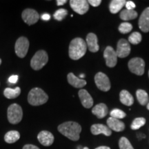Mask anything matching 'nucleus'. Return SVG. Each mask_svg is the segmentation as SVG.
<instances>
[{
    "label": "nucleus",
    "mask_w": 149,
    "mask_h": 149,
    "mask_svg": "<svg viewBox=\"0 0 149 149\" xmlns=\"http://www.w3.org/2000/svg\"><path fill=\"white\" fill-rule=\"evenodd\" d=\"M29 48V41L26 37H21L17 40L15 46V53L20 58H24L28 53Z\"/></svg>",
    "instance_id": "obj_7"
},
{
    "label": "nucleus",
    "mask_w": 149,
    "mask_h": 149,
    "mask_svg": "<svg viewBox=\"0 0 149 149\" xmlns=\"http://www.w3.org/2000/svg\"><path fill=\"white\" fill-rule=\"evenodd\" d=\"M22 17L25 23L29 25H33L37 23L39 19V14L35 10L27 8L23 11Z\"/></svg>",
    "instance_id": "obj_12"
},
{
    "label": "nucleus",
    "mask_w": 149,
    "mask_h": 149,
    "mask_svg": "<svg viewBox=\"0 0 149 149\" xmlns=\"http://www.w3.org/2000/svg\"><path fill=\"white\" fill-rule=\"evenodd\" d=\"M58 131L67 138L72 141L79 139V135L81 131V126L77 122H66L58 126Z\"/></svg>",
    "instance_id": "obj_1"
},
{
    "label": "nucleus",
    "mask_w": 149,
    "mask_h": 149,
    "mask_svg": "<svg viewBox=\"0 0 149 149\" xmlns=\"http://www.w3.org/2000/svg\"><path fill=\"white\" fill-rule=\"evenodd\" d=\"M104 57L105 58L107 66L113 68L116 66L117 62V55L116 51L111 46H107L104 52Z\"/></svg>",
    "instance_id": "obj_10"
},
{
    "label": "nucleus",
    "mask_w": 149,
    "mask_h": 149,
    "mask_svg": "<svg viewBox=\"0 0 149 149\" xmlns=\"http://www.w3.org/2000/svg\"><path fill=\"white\" fill-rule=\"evenodd\" d=\"M120 100L124 105L130 107L134 103V98L132 95L126 90H123L120 93Z\"/></svg>",
    "instance_id": "obj_21"
},
{
    "label": "nucleus",
    "mask_w": 149,
    "mask_h": 149,
    "mask_svg": "<svg viewBox=\"0 0 149 149\" xmlns=\"http://www.w3.org/2000/svg\"><path fill=\"white\" fill-rule=\"evenodd\" d=\"M110 115H111V117H113V118H115V119H118V120L119 119L124 118V117L126 116V114L124 111H122V110L117 109L112 110L111 113H110Z\"/></svg>",
    "instance_id": "obj_32"
},
{
    "label": "nucleus",
    "mask_w": 149,
    "mask_h": 149,
    "mask_svg": "<svg viewBox=\"0 0 149 149\" xmlns=\"http://www.w3.org/2000/svg\"><path fill=\"white\" fill-rule=\"evenodd\" d=\"M1 59H0V65H1Z\"/></svg>",
    "instance_id": "obj_43"
},
{
    "label": "nucleus",
    "mask_w": 149,
    "mask_h": 149,
    "mask_svg": "<svg viewBox=\"0 0 149 149\" xmlns=\"http://www.w3.org/2000/svg\"><path fill=\"white\" fill-rule=\"evenodd\" d=\"M141 41V35L139 32H134L128 37V42L133 44H138Z\"/></svg>",
    "instance_id": "obj_28"
},
{
    "label": "nucleus",
    "mask_w": 149,
    "mask_h": 149,
    "mask_svg": "<svg viewBox=\"0 0 149 149\" xmlns=\"http://www.w3.org/2000/svg\"><path fill=\"white\" fill-rule=\"evenodd\" d=\"M108 127L111 130H114L115 132L123 131L125 128V124L124 123L120 121L118 119L113 118L110 117L107 121Z\"/></svg>",
    "instance_id": "obj_17"
},
{
    "label": "nucleus",
    "mask_w": 149,
    "mask_h": 149,
    "mask_svg": "<svg viewBox=\"0 0 149 149\" xmlns=\"http://www.w3.org/2000/svg\"><path fill=\"white\" fill-rule=\"evenodd\" d=\"M88 3L93 7H97L101 4L102 1L101 0H88Z\"/></svg>",
    "instance_id": "obj_34"
},
{
    "label": "nucleus",
    "mask_w": 149,
    "mask_h": 149,
    "mask_svg": "<svg viewBox=\"0 0 149 149\" xmlns=\"http://www.w3.org/2000/svg\"><path fill=\"white\" fill-rule=\"evenodd\" d=\"M120 18L124 21H129L135 19L137 17V13L135 10H122L120 13Z\"/></svg>",
    "instance_id": "obj_24"
},
{
    "label": "nucleus",
    "mask_w": 149,
    "mask_h": 149,
    "mask_svg": "<svg viewBox=\"0 0 149 149\" xmlns=\"http://www.w3.org/2000/svg\"><path fill=\"white\" fill-rule=\"evenodd\" d=\"M84 77H85L84 74H80V76H79V78H80V79H83V78Z\"/></svg>",
    "instance_id": "obj_40"
},
{
    "label": "nucleus",
    "mask_w": 149,
    "mask_h": 149,
    "mask_svg": "<svg viewBox=\"0 0 149 149\" xmlns=\"http://www.w3.org/2000/svg\"><path fill=\"white\" fill-rule=\"evenodd\" d=\"M68 14V10L64 8H60L59 10H56L54 13V18L57 21H62Z\"/></svg>",
    "instance_id": "obj_31"
},
{
    "label": "nucleus",
    "mask_w": 149,
    "mask_h": 149,
    "mask_svg": "<svg viewBox=\"0 0 149 149\" xmlns=\"http://www.w3.org/2000/svg\"><path fill=\"white\" fill-rule=\"evenodd\" d=\"M8 122L12 124H17L19 123L23 117V111L22 107L17 104H11L8 108L7 111Z\"/></svg>",
    "instance_id": "obj_4"
},
{
    "label": "nucleus",
    "mask_w": 149,
    "mask_h": 149,
    "mask_svg": "<svg viewBox=\"0 0 149 149\" xmlns=\"http://www.w3.org/2000/svg\"><path fill=\"white\" fill-rule=\"evenodd\" d=\"M83 149H89V148H88V147H84V148Z\"/></svg>",
    "instance_id": "obj_42"
},
{
    "label": "nucleus",
    "mask_w": 149,
    "mask_h": 149,
    "mask_svg": "<svg viewBox=\"0 0 149 149\" xmlns=\"http://www.w3.org/2000/svg\"><path fill=\"white\" fill-rule=\"evenodd\" d=\"M91 131L94 135L104 134L105 136H110L112 134V130L107 126L102 124H93L91 127Z\"/></svg>",
    "instance_id": "obj_18"
},
{
    "label": "nucleus",
    "mask_w": 149,
    "mask_h": 149,
    "mask_svg": "<svg viewBox=\"0 0 149 149\" xmlns=\"http://www.w3.org/2000/svg\"><path fill=\"white\" fill-rule=\"evenodd\" d=\"M51 19V15L49 14L45 13V14H43L42 15V19L43 20H45V21H48L50 20Z\"/></svg>",
    "instance_id": "obj_37"
},
{
    "label": "nucleus",
    "mask_w": 149,
    "mask_h": 149,
    "mask_svg": "<svg viewBox=\"0 0 149 149\" xmlns=\"http://www.w3.org/2000/svg\"><path fill=\"white\" fill-rule=\"evenodd\" d=\"M147 109L149 110V102L148 103V104H147Z\"/></svg>",
    "instance_id": "obj_41"
},
{
    "label": "nucleus",
    "mask_w": 149,
    "mask_h": 149,
    "mask_svg": "<svg viewBox=\"0 0 149 149\" xmlns=\"http://www.w3.org/2000/svg\"><path fill=\"white\" fill-rule=\"evenodd\" d=\"M70 6L72 10L79 15H84L89 10V3L86 0H71Z\"/></svg>",
    "instance_id": "obj_9"
},
{
    "label": "nucleus",
    "mask_w": 149,
    "mask_h": 149,
    "mask_svg": "<svg viewBox=\"0 0 149 149\" xmlns=\"http://www.w3.org/2000/svg\"><path fill=\"white\" fill-rule=\"evenodd\" d=\"M80 101L86 109H90L93 105V100L89 93L85 89H81L78 93Z\"/></svg>",
    "instance_id": "obj_15"
},
{
    "label": "nucleus",
    "mask_w": 149,
    "mask_h": 149,
    "mask_svg": "<svg viewBox=\"0 0 149 149\" xmlns=\"http://www.w3.org/2000/svg\"><path fill=\"white\" fill-rule=\"evenodd\" d=\"M48 96L40 88L31 89L28 95L29 103L32 106H40L47 102Z\"/></svg>",
    "instance_id": "obj_3"
},
{
    "label": "nucleus",
    "mask_w": 149,
    "mask_h": 149,
    "mask_svg": "<svg viewBox=\"0 0 149 149\" xmlns=\"http://www.w3.org/2000/svg\"><path fill=\"white\" fill-rule=\"evenodd\" d=\"M119 31L122 34H126L130 33L133 30V26L128 22H123L119 26Z\"/></svg>",
    "instance_id": "obj_30"
},
{
    "label": "nucleus",
    "mask_w": 149,
    "mask_h": 149,
    "mask_svg": "<svg viewBox=\"0 0 149 149\" xmlns=\"http://www.w3.org/2000/svg\"><path fill=\"white\" fill-rule=\"evenodd\" d=\"M148 77H149V71H148Z\"/></svg>",
    "instance_id": "obj_44"
},
{
    "label": "nucleus",
    "mask_w": 149,
    "mask_h": 149,
    "mask_svg": "<svg viewBox=\"0 0 149 149\" xmlns=\"http://www.w3.org/2000/svg\"><path fill=\"white\" fill-rule=\"evenodd\" d=\"M22 149H40V148H38V147L36 146H35V145L26 144L25 145V146H24L23 148Z\"/></svg>",
    "instance_id": "obj_36"
},
{
    "label": "nucleus",
    "mask_w": 149,
    "mask_h": 149,
    "mask_svg": "<svg viewBox=\"0 0 149 149\" xmlns=\"http://www.w3.org/2000/svg\"><path fill=\"white\" fill-rule=\"evenodd\" d=\"M21 93V88L19 87H16L15 89L11 88H6L3 91V95L8 99H15Z\"/></svg>",
    "instance_id": "obj_26"
},
{
    "label": "nucleus",
    "mask_w": 149,
    "mask_h": 149,
    "mask_svg": "<svg viewBox=\"0 0 149 149\" xmlns=\"http://www.w3.org/2000/svg\"><path fill=\"white\" fill-rule=\"evenodd\" d=\"M48 61V56L45 51H38L35 54L31 61V66L33 69L39 70L47 64Z\"/></svg>",
    "instance_id": "obj_5"
},
{
    "label": "nucleus",
    "mask_w": 149,
    "mask_h": 149,
    "mask_svg": "<svg viewBox=\"0 0 149 149\" xmlns=\"http://www.w3.org/2000/svg\"><path fill=\"white\" fill-rule=\"evenodd\" d=\"M136 96H137V100H138V102L141 105H147L149 102L148 93L144 90H141V89L137 90V92H136Z\"/></svg>",
    "instance_id": "obj_25"
},
{
    "label": "nucleus",
    "mask_w": 149,
    "mask_h": 149,
    "mask_svg": "<svg viewBox=\"0 0 149 149\" xmlns=\"http://www.w3.org/2000/svg\"><path fill=\"white\" fill-rule=\"evenodd\" d=\"M128 68L130 71L137 75H142L144 73L145 62L140 57H135L128 61Z\"/></svg>",
    "instance_id": "obj_6"
},
{
    "label": "nucleus",
    "mask_w": 149,
    "mask_h": 149,
    "mask_svg": "<svg viewBox=\"0 0 149 149\" xmlns=\"http://www.w3.org/2000/svg\"><path fill=\"white\" fill-rule=\"evenodd\" d=\"M20 138V134L17 130H10L7 132L4 136V140L8 144H13Z\"/></svg>",
    "instance_id": "obj_23"
},
{
    "label": "nucleus",
    "mask_w": 149,
    "mask_h": 149,
    "mask_svg": "<svg viewBox=\"0 0 149 149\" xmlns=\"http://www.w3.org/2000/svg\"><path fill=\"white\" fill-rule=\"evenodd\" d=\"M125 6L127 10H134V8H135L136 6L133 1H128L126 2Z\"/></svg>",
    "instance_id": "obj_33"
},
{
    "label": "nucleus",
    "mask_w": 149,
    "mask_h": 149,
    "mask_svg": "<svg viewBox=\"0 0 149 149\" xmlns=\"http://www.w3.org/2000/svg\"><path fill=\"white\" fill-rule=\"evenodd\" d=\"M126 2L125 0H113L109 5L110 12L113 14L117 13L125 6Z\"/></svg>",
    "instance_id": "obj_22"
},
{
    "label": "nucleus",
    "mask_w": 149,
    "mask_h": 149,
    "mask_svg": "<svg viewBox=\"0 0 149 149\" xmlns=\"http://www.w3.org/2000/svg\"><path fill=\"white\" fill-rule=\"evenodd\" d=\"M146 124V120L144 117H137L133 120L130 128L133 130H138L139 128L142 127Z\"/></svg>",
    "instance_id": "obj_27"
},
{
    "label": "nucleus",
    "mask_w": 149,
    "mask_h": 149,
    "mask_svg": "<svg viewBox=\"0 0 149 149\" xmlns=\"http://www.w3.org/2000/svg\"><path fill=\"white\" fill-rule=\"evenodd\" d=\"M95 149H111L109 146H99L97 148H96Z\"/></svg>",
    "instance_id": "obj_39"
},
{
    "label": "nucleus",
    "mask_w": 149,
    "mask_h": 149,
    "mask_svg": "<svg viewBox=\"0 0 149 149\" xmlns=\"http://www.w3.org/2000/svg\"><path fill=\"white\" fill-rule=\"evenodd\" d=\"M119 147L120 149H134L129 140L125 137L120 138L119 141Z\"/></svg>",
    "instance_id": "obj_29"
},
{
    "label": "nucleus",
    "mask_w": 149,
    "mask_h": 149,
    "mask_svg": "<svg viewBox=\"0 0 149 149\" xmlns=\"http://www.w3.org/2000/svg\"><path fill=\"white\" fill-rule=\"evenodd\" d=\"M92 113L98 119H102L107 116L108 113H109V110H108L107 106L105 104L100 103L97 104L93 108Z\"/></svg>",
    "instance_id": "obj_19"
},
{
    "label": "nucleus",
    "mask_w": 149,
    "mask_h": 149,
    "mask_svg": "<svg viewBox=\"0 0 149 149\" xmlns=\"http://www.w3.org/2000/svg\"><path fill=\"white\" fill-rule=\"evenodd\" d=\"M67 79H68V83L74 88H83L86 85V81L84 79H80L79 77H76L72 72H70L67 75Z\"/></svg>",
    "instance_id": "obj_20"
},
{
    "label": "nucleus",
    "mask_w": 149,
    "mask_h": 149,
    "mask_svg": "<svg viewBox=\"0 0 149 149\" xmlns=\"http://www.w3.org/2000/svg\"><path fill=\"white\" fill-rule=\"evenodd\" d=\"M37 139L43 146H49L53 144L54 136L51 132L47 131V130H42L37 135Z\"/></svg>",
    "instance_id": "obj_13"
},
{
    "label": "nucleus",
    "mask_w": 149,
    "mask_h": 149,
    "mask_svg": "<svg viewBox=\"0 0 149 149\" xmlns=\"http://www.w3.org/2000/svg\"><path fill=\"white\" fill-rule=\"evenodd\" d=\"M95 82L97 87L104 92H107L111 89V81L107 74L99 72L95 76Z\"/></svg>",
    "instance_id": "obj_8"
},
{
    "label": "nucleus",
    "mask_w": 149,
    "mask_h": 149,
    "mask_svg": "<svg viewBox=\"0 0 149 149\" xmlns=\"http://www.w3.org/2000/svg\"><path fill=\"white\" fill-rule=\"evenodd\" d=\"M18 81V76L15 74V75H12L9 77L8 81L11 84H16Z\"/></svg>",
    "instance_id": "obj_35"
},
{
    "label": "nucleus",
    "mask_w": 149,
    "mask_h": 149,
    "mask_svg": "<svg viewBox=\"0 0 149 149\" xmlns=\"http://www.w3.org/2000/svg\"><path fill=\"white\" fill-rule=\"evenodd\" d=\"M67 2L66 0H57V6H62L65 4Z\"/></svg>",
    "instance_id": "obj_38"
},
{
    "label": "nucleus",
    "mask_w": 149,
    "mask_h": 149,
    "mask_svg": "<svg viewBox=\"0 0 149 149\" xmlns=\"http://www.w3.org/2000/svg\"><path fill=\"white\" fill-rule=\"evenodd\" d=\"M130 53V46L129 42L125 39H121L117 43L116 53L118 57L124 58L129 55Z\"/></svg>",
    "instance_id": "obj_11"
},
{
    "label": "nucleus",
    "mask_w": 149,
    "mask_h": 149,
    "mask_svg": "<svg viewBox=\"0 0 149 149\" xmlns=\"http://www.w3.org/2000/svg\"><path fill=\"white\" fill-rule=\"evenodd\" d=\"M86 43L83 39L77 37L72 40L70 43L68 54L70 59L77 60L83 57L86 53Z\"/></svg>",
    "instance_id": "obj_2"
},
{
    "label": "nucleus",
    "mask_w": 149,
    "mask_h": 149,
    "mask_svg": "<svg viewBox=\"0 0 149 149\" xmlns=\"http://www.w3.org/2000/svg\"><path fill=\"white\" fill-rule=\"evenodd\" d=\"M86 43L87 48H88V50L92 53H96L99 51L100 49V46L98 44V40L97 37L95 34L93 33H88V35L86 37Z\"/></svg>",
    "instance_id": "obj_16"
},
{
    "label": "nucleus",
    "mask_w": 149,
    "mask_h": 149,
    "mask_svg": "<svg viewBox=\"0 0 149 149\" xmlns=\"http://www.w3.org/2000/svg\"><path fill=\"white\" fill-rule=\"evenodd\" d=\"M139 27L144 33L149 32V7L143 11L139 19Z\"/></svg>",
    "instance_id": "obj_14"
}]
</instances>
